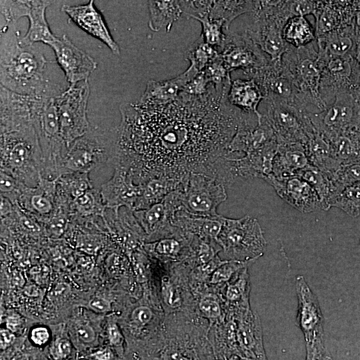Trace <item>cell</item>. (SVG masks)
I'll list each match as a JSON object with an SVG mask.
<instances>
[{"label":"cell","mask_w":360,"mask_h":360,"mask_svg":"<svg viewBox=\"0 0 360 360\" xmlns=\"http://www.w3.org/2000/svg\"><path fill=\"white\" fill-rule=\"evenodd\" d=\"M172 243L191 251L210 276L234 264L276 274L286 259L319 264L323 245L360 188V165L315 127L293 146L272 139L259 155L180 160Z\"/></svg>","instance_id":"cell-1"},{"label":"cell","mask_w":360,"mask_h":360,"mask_svg":"<svg viewBox=\"0 0 360 360\" xmlns=\"http://www.w3.org/2000/svg\"><path fill=\"white\" fill-rule=\"evenodd\" d=\"M49 144L0 134L1 257L44 281L63 269V229L47 172Z\"/></svg>","instance_id":"cell-2"},{"label":"cell","mask_w":360,"mask_h":360,"mask_svg":"<svg viewBox=\"0 0 360 360\" xmlns=\"http://www.w3.org/2000/svg\"><path fill=\"white\" fill-rule=\"evenodd\" d=\"M28 52L20 39L9 37L2 42L1 129L25 141L58 143L72 123L66 117V105L73 92L51 68H32Z\"/></svg>","instance_id":"cell-3"},{"label":"cell","mask_w":360,"mask_h":360,"mask_svg":"<svg viewBox=\"0 0 360 360\" xmlns=\"http://www.w3.org/2000/svg\"><path fill=\"white\" fill-rule=\"evenodd\" d=\"M89 130L71 123L63 141L49 144L47 172L63 229V264L66 269L84 270L91 264L92 243L101 225L90 195L84 148Z\"/></svg>","instance_id":"cell-4"},{"label":"cell","mask_w":360,"mask_h":360,"mask_svg":"<svg viewBox=\"0 0 360 360\" xmlns=\"http://www.w3.org/2000/svg\"><path fill=\"white\" fill-rule=\"evenodd\" d=\"M174 212V193L158 198L135 191L99 227L92 243L91 264L110 259L134 260L158 245H168Z\"/></svg>","instance_id":"cell-5"},{"label":"cell","mask_w":360,"mask_h":360,"mask_svg":"<svg viewBox=\"0 0 360 360\" xmlns=\"http://www.w3.org/2000/svg\"><path fill=\"white\" fill-rule=\"evenodd\" d=\"M134 139V123L129 120L103 129L85 146L91 202L101 224L136 191L130 174Z\"/></svg>","instance_id":"cell-6"},{"label":"cell","mask_w":360,"mask_h":360,"mask_svg":"<svg viewBox=\"0 0 360 360\" xmlns=\"http://www.w3.org/2000/svg\"><path fill=\"white\" fill-rule=\"evenodd\" d=\"M269 288L277 314L298 323H326V311L341 297L338 279L307 260L286 259Z\"/></svg>","instance_id":"cell-7"},{"label":"cell","mask_w":360,"mask_h":360,"mask_svg":"<svg viewBox=\"0 0 360 360\" xmlns=\"http://www.w3.org/2000/svg\"><path fill=\"white\" fill-rule=\"evenodd\" d=\"M274 310L269 285L251 292L243 302L219 314L201 316L200 322L224 360L260 354L270 347L258 336L262 319Z\"/></svg>","instance_id":"cell-8"},{"label":"cell","mask_w":360,"mask_h":360,"mask_svg":"<svg viewBox=\"0 0 360 360\" xmlns=\"http://www.w3.org/2000/svg\"><path fill=\"white\" fill-rule=\"evenodd\" d=\"M71 68L79 73L85 94L96 106L104 129L132 120L135 111L146 103L141 87L113 70L99 52L84 56Z\"/></svg>","instance_id":"cell-9"},{"label":"cell","mask_w":360,"mask_h":360,"mask_svg":"<svg viewBox=\"0 0 360 360\" xmlns=\"http://www.w3.org/2000/svg\"><path fill=\"white\" fill-rule=\"evenodd\" d=\"M167 269L153 277L150 290L158 310L167 314L191 311L205 314L212 292V276H205L198 258L181 248H170Z\"/></svg>","instance_id":"cell-10"},{"label":"cell","mask_w":360,"mask_h":360,"mask_svg":"<svg viewBox=\"0 0 360 360\" xmlns=\"http://www.w3.org/2000/svg\"><path fill=\"white\" fill-rule=\"evenodd\" d=\"M92 14L116 39L158 65L170 82H180L179 68L168 56L153 21L142 9L141 1H134L131 6L122 8L96 7Z\"/></svg>","instance_id":"cell-11"},{"label":"cell","mask_w":360,"mask_h":360,"mask_svg":"<svg viewBox=\"0 0 360 360\" xmlns=\"http://www.w3.org/2000/svg\"><path fill=\"white\" fill-rule=\"evenodd\" d=\"M298 110L290 99L284 98L278 108L257 120H225L220 124L219 134L208 153L231 160L259 155L274 139L278 127Z\"/></svg>","instance_id":"cell-12"},{"label":"cell","mask_w":360,"mask_h":360,"mask_svg":"<svg viewBox=\"0 0 360 360\" xmlns=\"http://www.w3.org/2000/svg\"><path fill=\"white\" fill-rule=\"evenodd\" d=\"M338 328L328 321L322 324L290 321L271 310L262 319L258 336L276 349L303 360H326Z\"/></svg>","instance_id":"cell-13"},{"label":"cell","mask_w":360,"mask_h":360,"mask_svg":"<svg viewBox=\"0 0 360 360\" xmlns=\"http://www.w3.org/2000/svg\"><path fill=\"white\" fill-rule=\"evenodd\" d=\"M86 269L72 270L63 266L56 281L35 278L26 307L56 326H77L82 317V295Z\"/></svg>","instance_id":"cell-14"},{"label":"cell","mask_w":360,"mask_h":360,"mask_svg":"<svg viewBox=\"0 0 360 360\" xmlns=\"http://www.w3.org/2000/svg\"><path fill=\"white\" fill-rule=\"evenodd\" d=\"M75 1H44L39 25L44 27V42L37 56L30 58L34 68H51L54 63L72 66L84 58L78 51L68 26V15Z\"/></svg>","instance_id":"cell-15"},{"label":"cell","mask_w":360,"mask_h":360,"mask_svg":"<svg viewBox=\"0 0 360 360\" xmlns=\"http://www.w3.org/2000/svg\"><path fill=\"white\" fill-rule=\"evenodd\" d=\"M210 276L212 278V292L203 316L219 314L243 302L258 288L272 285L276 274L251 264H234L222 267Z\"/></svg>","instance_id":"cell-16"},{"label":"cell","mask_w":360,"mask_h":360,"mask_svg":"<svg viewBox=\"0 0 360 360\" xmlns=\"http://www.w3.org/2000/svg\"><path fill=\"white\" fill-rule=\"evenodd\" d=\"M224 18L222 39L229 47L257 46L260 35L274 20L270 1L221 2Z\"/></svg>","instance_id":"cell-17"},{"label":"cell","mask_w":360,"mask_h":360,"mask_svg":"<svg viewBox=\"0 0 360 360\" xmlns=\"http://www.w3.org/2000/svg\"><path fill=\"white\" fill-rule=\"evenodd\" d=\"M89 290L101 300L110 302L139 283L134 260L110 259L94 262L85 271Z\"/></svg>","instance_id":"cell-18"},{"label":"cell","mask_w":360,"mask_h":360,"mask_svg":"<svg viewBox=\"0 0 360 360\" xmlns=\"http://www.w3.org/2000/svg\"><path fill=\"white\" fill-rule=\"evenodd\" d=\"M328 84V78L321 70L309 65L302 53L278 78V89L283 90L285 98L290 99L298 108H304Z\"/></svg>","instance_id":"cell-19"},{"label":"cell","mask_w":360,"mask_h":360,"mask_svg":"<svg viewBox=\"0 0 360 360\" xmlns=\"http://www.w3.org/2000/svg\"><path fill=\"white\" fill-rule=\"evenodd\" d=\"M293 30L302 34L303 46L300 53L307 63L321 70L330 82L340 58V51L335 47L338 45L335 32L316 30L314 20L296 26Z\"/></svg>","instance_id":"cell-20"},{"label":"cell","mask_w":360,"mask_h":360,"mask_svg":"<svg viewBox=\"0 0 360 360\" xmlns=\"http://www.w3.org/2000/svg\"><path fill=\"white\" fill-rule=\"evenodd\" d=\"M108 315L120 323L131 326L153 322L160 312L150 288L141 283L108 302Z\"/></svg>","instance_id":"cell-21"},{"label":"cell","mask_w":360,"mask_h":360,"mask_svg":"<svg viewBox=\"0 0 360 360\" xmlns=\"http://www.w3.org/2000/svg\"><path fill=\"white\" fill-rule=\"evenodd\" d=\"M360 25V1H317L314 26L335 32L336 44L343 45L348 33Z\"/></svg>","instance_id":"cell-22"},{"label":"cell","mask_w":360,"mask_h":360,"mask_svg":"<svg viewBox=\"0 0 360 360\" xmlns=\"http://www.w3.org/2000/svg\"><path fill=\"white\" fill-rule=\"evenodd\" d=\"M331 89L343 108L360 104V47L340 49V58Z\"/></svg>","instance_id":"cell-23"},{"label":"cell","mask_w":360,"mask_h":360,"mask_svg":"<svg viewBox=\"0 0 360 360\" xmlns=\"http://www.w3.org/2000/svg\"><path fill=\"white\" fill-rule=\"evenodd\" d=\"M35 277L20 264L1 257L0 284L2 295L8 296L20 307H26Z\"/></svg>","instance_id":"cell-24"},{"label":"cell","mask_w":360,"mask_h":360,"mask_svg":"<svg viewBox=\"0 0 360 360\" xmlns=\"http://www.w3.org/2000/svg\"><path fill=\"white\" fill-rule=\"evenodd\" d=\"M315 127L316 125L304 106L278 127L274 139L293 146H300L311 139Z\"/></svg>","instance_id":"cell-25"},{"label":"cell","mask_w":360,"mask_h":360,"mask_svg":"<svg viewBox=\"0 0 360 360\" xmlns=\"http://www.w3.org/2000/svg\"><path fill=\"white\" fill-rule=\"evenodd\" d=\"M326 360H360V328L338 326Z\"/></svg>","instance_id":"cell-26"},{"label":"cell","mask_w":360,"mask_h":360,"mask_svg":"<svg viewBox=\"0 0 360 360\" xmlns=\"http://www.w3.org/2000/svg\"><path fill=\"white\" fill-rule=\"evenodd\" d=\"M101 331L94 326V322L82 324V326L75 329L71 340V347L77 354L87 356L96 349L98 343Z\"/></svg>","instance_id":"cell-27"},{"label":"cell","mask_w":360,"mask_h":360,"mask_svg":"<svg viewBox=\"0 0 360 360\" xmlns=\"http://www.w3.org/2000/svg\"><path fill=\"white\" fill-rule=\"evenodd\" d=\"M341 150L343 155L360 165V118L348 120Z\"/></svg>","instance_id":"cell-28"},{"label":"cell","mask_w":360,"mask_h":360,"mask_svg":"<svg viewBox=\"0 0 360 360\" xmlns=\"http://www.w3.org/2000/svg\"><path fill=\"white\" fill-rule=\"evenodd\" d=\"M20 305L8 296L1 293V324L8 326L18 319L20 314Z\"/></svg>","instance_id":"cell-29"},{"label":"cell","mask_w":360,"mask_h":360,"mask_svg":"<svg viewBox=\"0 0 360 360\" xmlns=\"http://www.w3.org/2000/svg\"><path fill=\"white\" fill-rule=\"evenodd\" d=\"M236 360H284V352L277 350L270 345L266 350L260 354L250 355Z\"/></svg>","instance_id":"cell-30"}]
</instances>
